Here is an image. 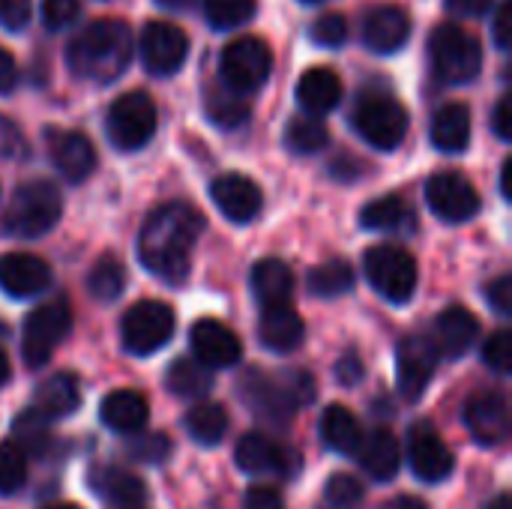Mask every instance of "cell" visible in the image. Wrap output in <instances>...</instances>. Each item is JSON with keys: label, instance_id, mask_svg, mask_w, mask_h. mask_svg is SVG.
<instances>
[{"label": "cell", "instance_id": "cell-1", "mask_svg": "<svg viewBox=\"0 0 512 509\" xmlns=\"http://www.w3.org/2000/svg\"><path fill=\"white\" fill-rule=\"evenodd\" d=\"M204 231V216L183 201L156 207L138 237L141 264L168 285H180L189 276L195 240Z\"/></svg>", "mask_w": 512, "mask_h": 509}, {"label": "cell", "instance_id": "cell-2", "mask_svg": "<svg viewBox=\"0 0 512 509\" xmlns=\"http://www.w3.org/2000/svg\"><path fill=\"white\" fill-rule=\"evenodd\" d=\"M132 57V30L120 18H99L81 27L66 45L69 69L93 84H111L123 75Z\"/></svg>", "mask_w": 512, "mask_h": 509}, {"label": "cell", "instance_id": "cell-3", "mask_svg": "<svg viewBox=\"0 0 512 509\" xmlns=\"http://www.w3.org/2000/svg\"><path fill=\"white\" fill-rule=\"evenodd\" d=\"M60 216H63V198L57 186L48 180H30L12 192L3 210V231L18 240H33L48 234Z\"/></svg>", "mask_w": 512, "mask_h": 509}, {"label": "cell", "instance_id": "cell-4", "mask_svg": "<svg viewBox=\"0 0 512 509\" xmlns=\"http://www.w3.org/2000/svg\"><path fill=\"white\" fill-rule=\"evenodd\" d=\"M429 63L441 81L468 84L483 69V45L471 30L459 24H441L429 36Z\"/></svg>", "mask_w": 512, "mask_h": 509}, {"label": "cell", "instance_id": "cell-5", "mask_svg": "<svg viewBox=\"0 0 512 509\" xmlns=\"http://www.w3.org/2000/svg\"><path fill=\"white\" fill-rule=\"evenodd\" d=\"M240 393L246 405H252L261 417L288 420L300 405L315 399V384L306 372H288L285 378H267L252 372L240 381Z\"/></svg>", "mask_w": 512, "mask_h": 509}, {"label": "cell", "instance_id": "cell-6", "mask_svg": "<svg viewBox=\"0 0 512 509\" xmlns=\"http://www.w3.org/2000/svg\"><path fill=\"white\" fill-rule=\"evenodd\" d=\"M363 267H366V279L369 285L390 303H408L417 291L420 273H417V261L408 249L396 246V243H381L372 246L363 255Z\"/></svg>", "mask_w": 512, "mask_h": 509}, {"label": "cell", "instance_id": "cell-7", "mask_svg": "<svg viewBox=\"0 0 512 509\" xmlns=\"http://www.w3.org/2000/svg\"><path fill=\"white\" fill-rule=\"evenodd\" d=\"M72 330V309L63 297H51L39 303L27 318L21 330V357L30 369H39L51 360L54 348L66 339Z\"/></svg>", "mask_w": 512, "mask_h": 509}, {"label": "cell", "instance_id": "cell-8", "mask_svg": "<svg viewBox=\"0 0 512 509\" xmlns=\"http://www.w3.org/2000/svg\"><path fill=\"white\" fill-rule=\"evenodd\" d=\"M354 129L378 150H393L408 135V111L387 93H369L354 108Z\"/></svg>", "mask_w": 512, "mask_h": 509}, {"label": "cell", "instance_id": "cell-9", "mask_svg": "<svg viewBox=\"0 0 512 509\" xmlns=\"http://www.w3.org/2000/svg\"><path fill=\"white\" fill-rule=\"evenodd\" d=\"M156 105L144 90L123 93L108 108V138L117 150H141L156 135Z\"/></svg>", "mask_w": 512, "mask_h": 509}, {"label": "cell", "instance_id": "cell-10", "mask_svg": "<svg viewBox=\"0 0 512 509\" xmlns=\"http://www.w3.org/2000/svg\"><path fill=\"white\" fill-rule=\"evenodd\" d=\"M270 69H273V51L258 36H240L222 48V57H219L222 84L240 93L258 90L270 78Z\"/></svg>", "mask_w": 512, "mask_h": 509}, {"label": "cell", "instance_id": "cell-11", "mask_svg": "<svg viewBox=\"0 0 512 509\" xmlns=\"http://www.w3.org/2000/svg\"><path fill=\"white\" fill-rule=\"evenodd\" d=\"M123 348L135 357H147L159 348H165L174 336V309L159 300H141L135 303L120 324Z\"/></svg>", "mask_w": 512, "mask_h": 509}, {"label": "cell", "instance_id": "cell-12", "mask_svg": "<svg viewBox=\"0 0 512 509\" xmlns=\"http://www.w3.org/2000/svg\"><path fill=\"white\" fill-rule=\"evenodd\" d=\"M429 210L444 222H468L480 210V192L459 171H438L426 183Z\"/></svg>", "mask_w": 512, "mask_h": 509}, {"label": "cell", "instance_id": "cell-13", "mask_svg": "<svg viewBox=\"0 0 512 509\" xmlns=\"http://www.w3.org/2000/svg\"><path fill=\"white\" fill-rule=\"evenodd\" d=\"M189 57V36L171 21H150L141 33V60L153 75H174Z\"/></svg>", "mask_w": 512, "mask_h": 509}, {"label": "cell", "instance_id": "cell-14", "mask_svg": "<svg viewBox=\"0 0 512 509\" xmlns=\"http://www.w3.org/2000/svg\"><path fill=\"white\" fill-rule=\"evenodd\" d=\"M438 348L429 336H408L399 342L396 351V381H399V393L408 402H417L438 366Z\"/></svg>", "mask_w": 512, "mask_h": 509}, {"label": "cell", "instance_id": "cell-15", "mask_svg": "<svg viewBox=\"0 0 512 509\" xmlns=\"http://www.w3.org/2000/svg\"><path fill=\"white\" fill-rule=\"evenodd\" d=\"M408 462L423 483H444L456 468L453 450L441 441L435 429L423 423L408 432Z\"/></svg>", "mask_w": 512, "mask_h": 509}, {"label": "cell", "instance_id": "cell-16", "mask_svg": "<svg viewBox=\"0 0 512 509\" xmlns=\"http://www.w3.org/2000/svg\"><path fill=\"white\" fill-rule=\"evenodd\" d=\"M189 342H192L195 360L204 363L207 369H231L243 357V345H240L237 333L213 318H201L192 327Z\"/></svg>", "mask_w": 512, "mask_h": 509}, {"label": "cell", "instance_id": "cell-17", "mask_svg": "<svg viewBox=\"0 0 512 509\" xmlns=\"http://www.w3.org/2000/svg\"><path fill=\"white\" fill-rule=\"evenodd\" d=\"M465 426L474 435V441L483 444V447L504 444L507 435H510V408H507V399L501 393H495V390L477 393L465 405Z\"/></svg>", "mask_w": 512, "mask_h": 509}, {"label": "cell", "instance_id": "cell-18", "mask_svg": "<svg viewBox=\"0 0 512 509\" xmlns=\"http://www.w3.org/2000/svg\"><path fill=\"white\" fill-rule=\"evenodd\" d=\"M48 285H51V267L42 258L30 252L0 255V291L3 294L15 300H27V297L48 291Z\"/></svg>", "mask_w": 512, "mask_h": 509}, {"label": "cell", "instance_id": "cell-19", "mask_svg": "<svg viewBox=\"0 0 512 509\" xmlns=\"http://www.w3.org/2000/svg\"><path fill=\"white\" fill-rule=\"evenodd\" d=\"M210 198L237 225L252 222L264 207L261 186L255 180H249L246 174H222V177H216L213 186H210Z\"/></svg>", "mask_w": 512, "mask_h": 509}, {"label": "cell", "instance_id": "cell-20", "mask_svg": "<svg viewBox=\"0 0 512 509\" xmlns=\"http://www.w3.org/2000/svg\"><path fill=\"white\" fill-rule=\"evenodd\" d=\"M48 141V156L51 165L69 180V183H81L93 174L96 168V150L93 144L81 135V132H69V129H51L45 135Z\"/></svg>", "mask_w": 512, "mask_h": 509}, {"label": "cell", "instance_id": "cell-21", "mask_svg": "<svg viewBox=\"0 0 512 509\" xmlns=\"http://www.w3.org/2000/svg\"><path fill=\"white\" fill-rule=\"evenodd\" d=\"M408 39H411V15L396 3L375 6L363 21V42L375 54H393Z\"/></svg>", "mask_w": 512, "mask_h": 509}, {"label": "cell", "instance_id": "cell-22", "mask_svg": "<svg viewBox=\"0 0 512 509\" xmlns=\"http://www.w3.org/2000/svg\"><path fill=\"white\" fill-rule=\"evenodd\" d=\"M477 336H480V321L474 318V312H468L465 306H450L438 315L432 342L438 348V357L459 360L471 351Z\"/></svg>", "mask_w": 512, "mask_h": 509}, {"label": "cell", "instance_id": "cell-23", "mask_svg": "<svg viewBox=\"0 0 512 509\" xmlns=\"http://www.w3.org/2000/svg\"><path fill=\"white\" fill-rule=\"evenodd\" d=\"M234 462L240 471L252 477H270V474H288V453L267 435L249 432L237 441Z\"/></svg>", "mask_w": 512, "mask_h": 509}, {"label": "cell", "instance_id": "cell-24", "mask_svg": "<svg viewBox=\"0 0 512 509\" xmlns=\"http://www.w3.org/2000/svg\"><path fill=\"white\" fill-rule=\"evenodd\" d=\"M258 336H261V345L276 351V354H291L303 345V336H306V324L303 318L288 306H267L264 315H261V324H258Z\"/></svg>", "mask_w": 512, "mask_h": 509}, {"label": "cell", "instance_id": "cell-25", "mask_svg": "<svg viewBox=\"0 0 512 509\" xmlns=\"http://www.w3.org/2000/svg\"><path fill=\"white\" fill-rule=\"evenodd\" d=\"M99 417H102V423L111 432H117V435H135V432L144 429V423L150 417V405L135 390H114V393H108L102 399Z\"/></svg>", "mask_w": 512, "mask_h": 509}, {"label": "cell", "instance_id": "cell-26", "mask_svg": "<svg viewBox=\"0 0 512 509\" xmlns=\"http://www.w3.org/2000/svg\"><path fill=\"white\" fill-rule=\"evenodd\" d=\"M297 99H300L306 114L324 117L327 111H333L342 102V81H339V75L333 69L312 66L297 81Z\"/></svg>", "mask_w": 512, "mask_h": 509}, {"label": "cell", "instance_id": "cell-27", "mask_svg": "<svg viewBox=\"0 0 512 509\" xmlns=\"http://www.w3.org/2000/svg\"><path fill=\"white\" fill-rule=\"evenodd\" d=\"M90 489L117 504V507H141L147 501V486L138 474L123 468H93L90 471Z\"/></svg>", "mask_w": 512, "mask_h": 509}, {"label": "cell", "instance_id": "cell-28", "mask_svg": "<svg viewBox=\"0 0 512 509\" xmlns=\"http://www.w3.org/2000/svg\"><path fill=\"white\" fill-rule=\"evenodd\" d=\"M354 456L375 483H390L399 474V444L387 429H378L369 438H363Z\"/></svg>", "mask_w": 512, "mask_h": 509}, {"label": "cell", "instance_id": "cell-29", "mask_svg": "<svg viewBox=\"0 0 512 509\" xmlns=\"http://www.w3.org/2000/svg\"><path fill=\"white\" fill-rule=\"evenodd\" d=\"M252 294L255 300L267 306H282L294 294V273L282 258H261L252 267Z\"/></svg>", "mask_w": 512, "mask_h": 509}, {"label": "cell", "instance_id": "cell-30", "mask_svg": "<svg viewBox=\"0 0 512 509\" xmlns=\"http://www.w3.org/2000/svg\"><path fill=\"white\" fill-rule=\"evenodd\" d=\"M432 144L444 153H462L471 141V111L462 102H450L432 117Z\"/></svg>", "mask_w": 512, "mask_h": 509}, {"label": "cell", "instance_id": "cell-31", "mask_svg": "<svg viewBox=\"0 0 512 509\" xmlns=\"http://www.w3.org/2000/svg\"><path fill=\"white\" fill-rule=\"evenodd\" d=\"M360 222H363V228H369V231L405 234V231H414L417 216H414L411 204L402 201L399 195H384V198H378V201H372V204L363 207Z\"/></svg>", "mask_w": 512, "mask_h": 509}, {"label": "cell", "instance_id": "cell-32", "mask_svg": "<svg viewBox=\"0 0 512 509\" xmlns=\"http://www.w3.org/2000/svg\"><path fill=\"white\" fill-rule=\"evenodd\" d=\"M78 402H81V390H78L75 375L60 372V375H51L48 381L39 384V390H36V405H33V408H36L45 420H63V417L75 414Z\"/></svg>", "mask_w": 512, "mask_h": 509}, {"label": "cell", "instance_id": "cell-33", "mask_svg": "<svg viewBox=\"0 0 512 509\" xmlns=\"http://www.w3.org/2000/svg\"><path fill=\"white\" fill-rule=\"evenodd\" d=\"M204 111L219 129H237L249 120L252 105H249L246 93H240L228 84H213V87H207Z\"/></svg>", "mask_w": 512, "mask_h": 509}, {"label": "cell", "instance_id": "cell-34", "mask_svg": "<svg viewBox=\"0 0 512 509\" xmlns=\"http://www.w3.org/2000/svg\"><path fill=\"white\" fill-rule=\"evenodd\" d=\"M321 438L330 450L354 456L363 441V429H360V420L345 405H330L321 414Z\"/></svg>", "mask_w": 512, "mask_h": 509}, {"label": "cell", "instance_id": "cell-35", "mask_svg": "<svg viewBox=\"0 0 512 509\" xmlns=\"http://www.w3.org/2000/svg\"><path fill=\"white\" fill-rule=\"evenodd\" d=\"M165 387L177 399H204L213 387V375L198 360H177L165 375Z\"/></svg>", "mask_w": 512, "mask_h": 509}, {"label": "cell", "instance_id": "cell-36", "mask_svg": "<svg viewBox=\"0 0 512 509\" xmlns=\"http://www.w3.org/2000/svg\"><path fill=\"white\" fill-rule=\"evenodd\" d=\"M186 432L201 447H216L228 432V414L216 402H198L186 414Z\"/></svg>", "mask_w": 512, "mask_h": 509}, {"label": "cell", "instance_id": "cell-37", "mask_svg": "<svg viewBox=\"0 0 512 509\" xmlns=\"http://www.w3.org/2000/svg\"><path fill=\"white\" fill-rule=\"evenodd\" d=\"M123 285H126V270H123V261L117 255H102L90 273H87V291L93 300L99 303H108V300H117L123 294Z\"/></svg>", "mask_w": 512, "mask_h": 509}, {"label": "cell", "instance_id": "cell-38", "mask_svg": "<svg viewBox=\"0 0 512 509\" xmlns=\"http://www.w3.org/2000/svg\"><path fill=\"white\" fill-rule=\"evenodd\" d=\"M327 141H330V132H327V123L318 114L294 117L285 126V144H288V150H294L300 156H312V153L324 150Z\"/></svg>", "mask_w": 512, "mask_h": 509}, {"label": "cell", "instance_id": "cell-39", "mask_svg": "<svg viewBox=\"0 0 512 509\" xmlns=\"http://www.w3.org/2000/svg\"><path fill=\"white\" fill-rule=\"evenodd\" d=\"M354 288V270L345 258H330L309 273V291L315 297H342Z\"/></svg>", "mask_w": 512, "mask_h": 509}, {"label": "cell", "instance_id": "cell-40", "mask_svg": "<svg viewBox=\"0 0 512 509\" xmlns=\"http://www.w3.org/2000/svg\"><path fill=\"white\" fill-rule=\"evenodd\" d=\"M48 423L36 408L24 411L18 420H15V444L24 450V453H33V456H42L51 444V432H48Z\"/></svg>", "mask_w": 512, "mask_h": 509}, {"label": "cell", "instance_id": "cell-41", "mask_svg": "<svg viewBox=\"0 0 512 509\" xmlns=\"http://www.w3.org/2000/svg\"><path fill=\"white\" fill-rule=\"evenodd\" d=\"M255 15V0H204V18L216 30H234Z\"/></svg>", "mask_w": 512, "mask_h": 509}, {"label": "cell", "instance_id": "cell-42", "mask_svg": "<svg viewBox=\"0 0 512 509\" xmlns=\"http://www.w3.org/2000/svg\"><path fill=\"white\" fill-rule=\"evenodd\" d=\"M27 483V453L15 441L0 444V492L15 495Z\"/></svg>", "mask_w": 512, "mask_h": 509}, {"label": "cell", "instance_id": "cell-43", "mask_svg": "<svg viewBox=\"0 0 512 509\" xmlns=\"http://www.w3.org/2000/svg\"><path fill=\"white\" fill-rule=\"evenodd\" d=\"M129 456L141 465H162L171 456V438L162 432H141L129 441Z\"/></svg>", "mask_w": 512, "mask_h": 509}, {"label": "cell", "instance_id": "cell-44", "mask_svg": "<svg viewBox=\"0 0 512 509\" xmlns=\"http://www.w3.org/2000/svg\"><path fill=\"white\" fill-rule=\"evenodd\" d=\"M327 504L336 509H354L360 501H363V486L360 480H354L351 474H336L327 480Z\"/></svg>", "mask_w": 512, "mask_h": 509}, {"label": "cell", "instance_id": "cell-45", "mask_svg": "<svg viewBox=\"0 0 512 509\" xmlns=\"http://www.w3.org/2000/svg\"><path fill=\"white\" fill-rule=\"evenodd\" d=\"M312 42L324 48H339L348 39V18L342 12H327L312 24Z\"/></svg>", "mask_w": 512, "mask_h": 509}, {"label": "cell", "instance_id": "cell-46", "mask_svg": "<svg viewBox=\"0 0 512 509\" xmlns=\"http://www.w3.org/2000/svg\"><path fill=\"white\" fill-rule=\"evenodd\" d=\"M483 363L498 372V375H507L512 369V339L507 330H498L486 339L483 345Z\"/></svg>", "mask_w": 512, "mask_h": 509}, {"label": "cell", "instance_id": "cell-47", "mask_svg": "<svg viewBox=\"0 0 512 509\" xmlns=\"http://www.w3.org/2000/svg\"><path fill=\"white\" fill-rule=\"evenodd\" d=\"M78 15H81L78 0H42V21L48 30H63V27L75 24Z\"/></svg>", "mask_w": 512, "mask_h": 509}, {"label": "cell", "instance_id": "cell-48", "mask_svg": "<svg viewBox=\"0 0 512 509\" xmlns=\"http://www.w3.org/2000/svg\"><path fill=\"white\" fill-rule=\"evenodd\" d=\"M24 153H27V141L21 129L0 114V159H21Z\"/></svg>", "mask_w": 512, "mask_h": 509}, {"label": "cell", "instance_id": "cell-49", "mask_svg": "<svg viewBox=\"0 0 512 509\" xmlns=\"http://www.w3.org/2000/svg\"><path fill=\"white\" fill-rule=\"evenodd\" d=\"M486 300H489V306L498 312V315H504V318H510L512 315V279L510 276H498L489 288H486Z\"/></svg>", "mask_w": 512, "mask_h": 509}, {"label": "cell", "instance_id": "cell-50", "mask_svg": "<svg viewBox=\"0 0 512 509\" xmlns=\"http://www.w3.org/2000/svg\"><path fill=\"white\" fill-rule=\"evenodd\" d=\"M30 21V0H0V24L6 30H21Z\"/></svg>", "mask_w": 512, "mask_h": 509}, {"label": "cell", "instance_id": "cell-51", "mask_svg": "<svg viewBox=\"0 0 512 509\" xmlns=\"http://www.w3.org/2000/svg\"><path fill=\"white\" fill-rule=\"evenodd\" d=\"M492 30H495V45L501 51H510L512 45V0H501L498 9H495V21H492Z\"/></svg>", "mask_w": 512, "mask_h": 509}, {"label": "cell", "instance_id": "cell-52", "mask_svg": "<svg viewBox=\"0 0 512 509\" xmlns=\"http://www.w3.org/2000/svg\"><path fill=\"white\" fill-rule=\"evenodd\" d=\"M243 509H285V501L273 486H252L243 498Z\"/></svg>", "mask_w": 512, "mask_h": 509}, {"label": "cell", "instance_id": "cell-53", "mask_svg": "<svg viewBox=\"0 0 512 509\" xmlns=\"http://www.w3.org/2000/svg\"><path fill=\"white\" fill-rule=\"evenodd\" d=\"M492 129L501 141H512V96H501L492 111Z\"/></svg>", "mask_w": 512, "mask_h": 509}, {"label": "cell", "instance_id": "cell-54", "mask_svg": "<svg viewBox=\"0 0 512 509\" xmlns=\"http://www.w3.org/2000/svg\"><path fill=\"white\" fill-rule=\"evenodd\" d=\"M336 378H339V384H357L360 378H363V363H360V357L357 354H345L342 360H339V366H336Z\"/></svg>", "mask_w": 512, "mask_h": 509}, {"label": "cell", "instance_id": "cell-55", "mask_svg": "<svg viewBox=\"0 0 512 509\" xmlns=\"http://www.w3.org/2000/svg\"><path fill=\"white\" fill-rule=\"evenodd\" d=\"M492 3L495 0H447V9L465 18H480L492 9Z\"/></svg>", "mask_w": 512, "mask_h": 509}, {"label": "cell", "instance_id": "cell-56", "mask_svg": "<svg viewBox=\"0 0 512 509\" xmlns=\"http://www.w3.org/2000/svg\"><path fill=\"white\" fill-rule=\"evenodd\" d=\"M18 84V66L9 51L0 48V93H9Z\"/></svg>", "mask_w": 512, "mask_h": 509}, {"label": "cell", "instance_id": "cell-57", "mask_svg": "<svg viewBox=\"0 0 512 509\" xmlns=\"http://www.w3.org/2000/svg\"><path fill=\"white\" fill-rule=\"evenodd\" d=\"M512 159H504V165H501V195L510 201L512 198Z\"/></svg>", "mask_w": 512, "mask_h": 509}, {"label": "cell", "instance_id": "cell-58", "mask_svg": "<svg viewBox=\"0 0 512 509\" xmlns=\"http://www.w3.org/2000/svg\"><path fill=\"white\" fill-rule=\"evenodd\" d=\"M390 509H426V504H423V501H417V498H399V501H396Z\"/></svg>", "mask_w": 512, "mask_h": 509}, {"label": "cell", "instance_id": "cell-59", "mask_svg": "<svg viewBox=\"0 0 512 509\" xmlns=\"http://www.w3.org/2000/svg\"><path fill=\"white\" fill-rule=\"evenodd\" d=\"M9 375H12V369H9V357L3 354V348H0V387L9 381Z\"/></svg>", "mask_w": 512, "mask_h": 509}, {"label": "cell", "instance_id": "cell-60", "mask_svg": "<svg viewBox=\"0 0 512 509\" xmlns=\"http://www.w3.org/2000/svg\"><path fill=\"white\" fill-rule=\"evenodd\" d=\"M486 509H512V501H510V495L504 492V495H498L492 504H486Z\"/></svg>", "mask_w": 512, "mask_h": 509}, {"label": "cell", "instance_id": "cell-61", "mask_svg": "<svg viewBox=\"0 0 512 509\" xmlns=\"http://www.w3.org/2000/svg\"><path fill=\"white\" fill-rule=\"evenodd\" d=\"M156 3L165 9H189L192 6V0H156Z\"/></svg>", "mask_w": 512, "mask_h": 509}, {"label": "cell", "instance_id": "cell-62", "mask_svg": "<svg viewBox=\"0 0 512 509\" xmlns=\"http://www.w3.org/2000/svg\"><path fill=\"white\" fill-rule=\"evenodd\" d=\"M45 509H81V507H75V504H51V507H45Z\"/></svg>", "mask_w": 512, "mask_h": 509}, {"label": "cell", "instance_id": "cell-63", "mask_svg": "<svg viewBox=\"0 0 512 509\" xmlns=\"http://www.w3.org/2000/svg\"><path fill=\"white\" fill-rule=\"evenodd\" d=\"M303 3H324V0H303Z\"/></svg>", "mask_w": 512, "mask_h": 509}]
</instances>
